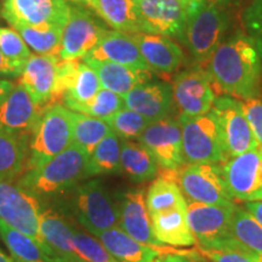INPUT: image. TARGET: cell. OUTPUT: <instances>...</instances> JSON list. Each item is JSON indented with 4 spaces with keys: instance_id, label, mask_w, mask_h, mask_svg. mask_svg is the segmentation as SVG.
Instances as JSON below:
<instances>
[{
    "instance_id": "30bf717a",
    "label": "cell",
    "mask_w": 262,
    "mask_h": 262,
    "mask_svg": "<svg viewBox=\"0 0 262 262\" xmlns=\"http://www.w3.org/2000/svg\"><path fill=\"white\" fill-rule=\"evenodd\" d=\"M226 188L233 201H262V149L228 158L222 164Z\"/></svg>"
},
{
    "instance_id": "9c48e42d",
    "label": "cell",
    "mask_w": 262,
    "mask_h": 262,
    "mask_svg": "<svg viewBox=\"0 0 262 262\" xmlns=\"http://www.w3.org/2000/svg\"><path fill=\"white\" fill-rule=\"evenodd\" d=\"M41 212L40 202L21 186L0 182V220L3 222L42 243Z\"/></svg>"
},
{
    "instance_id": "74e56055",
    "label": "cell",
    "mask_w": 262,
    "mask_h": 262,
    "mask_svg": "<svg viewBox=\"0 0 262 262\" xmlns=\"http://www.w3.org/2000/svg\"><path fill=\"white\" fill-rule=\"evenodd\" d=\"M0 50L19 74L33 54L19 33L12 27H0Z\"/></svg>"
},
{
    "instance_id": "f6af8a7d",
    "label": "cell",
    "mask_w": 262,
    "mask_h": 262,
    "mask_svg": "<svg viewBox=\"0 0 262 262\" xmlns=\"http://www.w3.org/2000/svg\"><path fill=\"white\" fill-rule=\"evenodd\" d=\"M19 75V72L6 60L2 50H0V77H12L16 78Z\"/></svg>"
},
{
    "instance_id": "4fadbf2b",
    "label": "cell",
    "mask_w": 262,
    "mask_h": 262,
    "mask_svg": "<svg viewBox=\"0 0 262 262\" xmlns=\"http://www.w3.org/2000/svg\"><path fill=\"white\" fill-rule=\"evenodd\" d=\"M139 142L149 150L162 170H179L185 165L179 119L169 117L152 122L141 134Z\"/></svg>"
},
{
    "instance_id": "7bdbcfd3",
    "label": "cell",
    "mask_w": 262,
    "mask_h": 262,
    "mask_svg": "<svg viewBox=\"0 0 262 262\" xmlns=\"http://www.w3.org/2000/svg\"><path fill=\"white\" fill-rule=\"evenodd\" d=\"M239 102H241L242 110H243L255 139L257 141L258 147L262 149V98H245Z\"/></svg>"
},
{
    "instance_id": "7dc6e473",
    "label": "cell",
    "mask_w": 262,
    "mask_h": 262,
    "mask_svg": "<svg viewBox=\"0 0 262 262\" xmlns=\"http://www.w3.org/2000/svg\"><path fill=\"white\" fill-rule=\"evenodd\" d=\"M14 81L6 79V78L0 77V103L5 100V97L11 93V90L14 89L15 86Z\"/></svg>"
},
{
    "instance_id": "db71d44e",
    "label": "cell",
    "mask_w": 262,
    "mask_h": 262,
    "mask_svg": "<svg viewBox=\"0 0 262 262\" xmlns=\"http://www.w3.org/2000/svg\"><path fill=\"white\" fill-rule=\"evenodd\" d=\"M15 262H17V261H15Z\"/></svg>"
},
{
    "instance_id": "836d02e7",
    "label": "cell",
    "mask_w": 262,
    "mask_h": 262,
    "mask_svg": "<svg viewBox=\"0 0 262 262\" xmlns=\"http://www.w3.org/2000/svg\"><path fill=\"white\" fill-rule=\"evenodd\" d=\"M72 125L73 143L83 148L89 156L98 143L112 131L106 120L77 112H72Z\"/></svg>"
},
{
    "instance_id": "5b68a950",
    "label": "cell",
    "mask_w": 262,
    "mask_h": 262,
    "mask_svg": "<svg viewBox=\"0 0 262 262\" xmlns=\"http://www.w3.org/2000/svg\"><path fill=\"white\" fill-rule=\"evenodd\" d=\"M186 164L222 165L228 159L217 118L210 111L198 117H179Z\"/></svg>"
},
{
    "instance_id": "b9f144b4",
    "label": "cell",
    "mask_w": 262,
    "mask_h": 262,
    "mask_svg": "<svg viewBox=\"0 0 262 262\" xmlns=\"http://www.w3.org/2000/svg\"><path fill=\"white\" fill-rule=\"evenodd\" d=\"M243 22L254 41L260 57H262V0H253L244 10Z\"/></svg>"
},
{
    "instance_id": "8d00e7d4",
    "label": "cell",
    "mask_w": 262,
    "mask_h": 262,
    "mask_svg": "<svg viewBox=\"0 0 262 262\" xmlns=\"http://www.w3.org/2000/svg\"><path fill=\"white\" fill-rule=\"evenodd\" d=\"M108 125L120 140H139L141 134L145 131L152 120L142 114L124 107L107 120Z\"/></svg>"
},
{
    "instance_id": "d6986e66",
    "label": "cell",
    "mask_w": 262,
    "mask_h": 262,
    "mask_svg": "<svg viewBox=\"0 0 262 262\" xmlns=\"http://www.w3.org/2000/svg\"><path fill=\"white\" fill-rule=\"evenodd\" d=\"M45 107L38 106L21 84H15L0 103V131L18 136H28Z\"/></svg>"
},
{
    "instance_id": "e575fe53",
    "label": "cell",
    "mask_w": 262,
    "mask_h": 262,
    "mask_svg": "<svg viewBox=\"0 0 262 262\" xmlns=\"http://www.w3.org/2000/svg\"><path fill=\"white\" fill-rule=\"evenodd\" d=\"M28 48L38 55L58 56L61 50L63 27H31L14 26Z\"/></svg>"
},
{
    "instance_id": "f1b7e54d",
    "label": "cell",
    "mask_w": 262,
    "mask_h": 262,
    "mask_svg": "<svg viewBox=\"0 0 262 262\" xmlns=\"http://www.w3.org/2000/svg\"><path fill=\"white\" fill-rule=\"evenodd\" d=\"M178 170H163V173L149 186L146 205L149 217L171 209H187V199L176 182Z\"/></svg>"
},
{
    "instance_id": "2e32d148",
    "label": "cell",
    "mask_w": 262,
    "mask_h": 262,
    "mask_svg": "<svg viewBox=\"0 0 262 262\" xmlns=\"http://www.w3.org/2000/svg\"><path fill=\"white\" fill-rule=\"evenodd\" d=\"M135 4L142 33L182 41L187 12L180 0H135Z\"/></svg>"
},
{
    "instance_id": "1f68e13d",
    "label": "cell",
    "mask_w": 262,
    "mask_h": 262,
    "mask_svg": "<svg viewBox=\"0 0 262 262\" xmlns=\"http://www.w3.org/2000/svg\"><path fill=\"white\" fill-rule=\"evenodd\" d=\"M120 165L122 171L135 183L156 179L159 168L156 159L145 146L129 140H122Z\"/></svg>"
},
{
    "instance_id": "7402d4cb",
    "label": "cell",
    "mask_w": 262,
    "mask_h": 262,
    "mask_svg": "<svg viewBox=\"0 0 262 262\" xmlns=\"http://www.w3.org/2000/svg\"><path fill=\"white\" fill-rule=\"evenodd\" d=\"M85 58L110 61L136 70H149L131 35L119 31L106 29L100 42Z\"/></svg>"
},
{
    "instance_id": "e0dca14e",
    "label": "cell",
    "mask_w": 262,
    "mask_h": 262,
    "mask_svg": "<svg viewBox=\"0 0 262 262\" xmlns=\"http://www.w3.org/2000/svg\"><path fill=\"white\" fill-rule=\"evenodd\" d=\"M60 61L58 56L32 54L18 75V84L25 88L38 106L48 107L58 103Z\"/></svg>"
},
{
    "instance_id": "9a60e30c",
    "label": "cell",
    "mask_w": 262,
    "mask_h": 262,
    "mask_svg": "<svg viewBox=\"0 0 262 262\" xmlns=\"http://www.w3.org/2000/svg\"><path fill=\"white\" fill-rule=\"evenodd\" d=\"M235 204L208 205L187 201V222L196 245L209 249L231 235V220Z\"/></svg>"
},
{
    "instance_id": "4dcf8cb0",
    "label": "cell",
    "mask_w": 262,
    "mask_h": 262,
    "mask_svg": "<svg viewBox=\"0 0 262 262\" xmlns=\"http://www.w3.org/2000/svg\"><path fill=\"white\" fill-rule=\"evenodd\" d=\"M28 136L0 131V182H11L26 171L28 160Z\"/></svg>"
},
{
    "instance_id": "f907efd6",
    "label": "cell",
    "mask_w": 262,
    "mask_h": 262,
    "mask_svg": "<svg viewBox=\"0 0 262 262\" xmlns=\"http://www.w3.org/2000/svg\"><path fill=\"white\" fill-rule=\"evenodd\" d=\"M68 3H72V4H75V5H79V6H88V8H90L91 6V3H93V0H67Z\"/></svg>"
},
{
    "instance_id": "52a82bcc",
    "label": "cell",
    "mask_w": 262,
    "mask_h": 262,
    "mask_svg": "<svg viewBox=\"0 0 262 262\" xmlns=\"http://www.w3.org/2000/svg\"><path fill=\"white\" fill-rule=\"evenodd\" d=\"M176 182L188 202L208 205L234 204L226 188L222 165L187 164L178 170Z\"/></svg>"
},
{
    "instance_id": "60d3db41",
    "label": "cell",
    "mask_w": 262,
    "mask_h": 262,
    "mask_svg": "<svg viewBox=\"0 0 262 262\" xmlns=\"http://www.w3.org/2000/svg\"><path fill=\"white\" fill-rule=\"evenodd\" d=\"M199 255L210 262H256L254 253L243 244L238 248L229 249H201L196 250Z\"/></svg>"
},
{
    "instance_id": "7c38bea8",
    "label": "cell",
    "mask_w": 262,
    "mask_h": 262,
    "mask_svg": "<svg viewBox=\"0 0 262 262\" xmlns=\"http://www.w3.org/2000/svg\"><path fill=\"white\" fill-rule=\"evenodd\" d=\"M211 111L217 118L228 158L260 148L239 100L229 96H219Z\"/></svg>"
},
{
    "instance_id": "816d5d0a",
    "label": "cell",
    "mask_w": 262,
    "mask_h": 262,
    "mask_svg": "<svg viewBox=\"0 0 262 262\" xmlns=\"http://www.w3.org/2000/svg\"><path fill=\"white\" fill-rule=\"evenodd\" d=\"M0 262H15V261L14 258L9 257L8 255H5L2 250H0Z\"/></svg>"
},
{
    "instance_id": "681fc988",
    "label": "cell",
    "mask_w": 262,
    "mask_h": 262,
    "mask_svg": "<svg viewBox=\"0 0 262 262\" xmlns=\"http://www.w3.org/2000/svg\"><path fill=\"white\" fill-rule=\"evenodd\" d=\"M206 2L220 6V8H222V9H225V8H227L228 5H231L233 0H206Z\"/></svg>"
},
{
    "instance_id": "4316f807",
    "label": "cell",
    "mask_w": 262,
    "mask_h": 262,
    "mask_svg": "<svg viewBox=\"0 0 262 262\" xmlns=\"http://www.w3.org/2000/svg\"><path fill=\"white\" fill-rule=\"evenodd\" d=\"M156 238L165 247L188 248L196 245L187 222V209H171L150 216Z\"/></svg>"
},
{
    "instance_id": "c3c4849f",
    "label": "cell",
    "mask_w": 262,
    "mask_h": 262,
    "mask_svg": "<svg viewBox=\"0 0 262 262\" xmlns=\"http://www.w3.org/2000/svg\"><path fill=\"white\" fill-rule=\"evenodd\" d=\"M183 8H185L187 16L192 15L193 12L196 11L201 6H203L206 3V0H180Z\"/></svg>"
},
{
    "instance_id": "ac0fdd59",
    "label": "cell",
    "mask_w": 262,
    "mask_h": 262,
    "mask_svg": "<svg viewBox=\"0 0 262 262\" xmlns=\"http://www.w3.org/2000/svg\"><path fill=\"white\" fill-rule=\"evenodd\" d=\"M118 203L119 227L131 238L140 243L156 248H165L156 238L152 222L147 210L145 191L142 188H131L120 194Z\"/></svg>"
},
{
    "instance_id": "6da1fadb",
    "label": "cell",
    "mask_w": 262,
    "mask_h": 262,
    "mask_svg": "<svg viewBox=\"0 0 262 262\" xmlns=\"http://www.w3.org/2000/svg\"><path fill=\"white\" fill-rule=\"evenodd\" d=\"M209 74L222 93L239 101L257 97L261 91V58L254 41L247 35H233L214 52Z\"/></svg>"
},
{
    "instance_id": "277c9868",
    "label": "cell",
    "mask_w": 262,
    "mask_h": 262,
    "mask_svg": "<svg viewBox=\"0 0 262 262\" xmlns=\"http://www.w3.org/2000/svg\"><path fill=\"white\" fill-rule=\"evenodd\" d=\"M67 195L71 212L94 237L119 225L118 203L100 180L79 183Z\"/></svg>"
},
{
    "instance_id": "7a4b0ae2",
    "label": "cell",
    "mask_w": 262,
    "mask_h": 262,
    "mask_svg": "<svg viewBox=\"0 0 262 262\" xmlns=\"http://www.w3.org/2000/svg\"><path fill=\"white\" fill-rule=\"evenodd\" d=\"M90 156L72 143L63 152L39 168L26 170L17 185L31 193L39 202L66 195L75 186L89 178Z\"/></svg>"
},
{
    "instance_id": "ffe728a7",
    "label": "cell",
    "mask_w": 262,
    "mask_h": 262,
    "mask_svg": "<svg viewBox=\"0 0 262 262\" xmlns=\"http://www.w3.org/2000/svg\"><path fill=\"white\" fill-rule=\"evenodd\" d=\"M124 104L131 111L142 114L152 122L165 119L175 112L171 85L150 79L130 90L123 96Z\"/></svg>"
},
{
    "instance_id": "3957f363",
    "label": "cell",
    "mask_w": 262,
    "mask_h": 262,
    "mask_svg": "<svg viewBox=\"0 0 262 262\" xmlns=\"http://www.w3.org/2000/svg\"><path fill=\"white\" fill-rule=\"evenodd\" d=\"M72 143L73 125L71 111L61 103L45 107L29 137L26 170L44 165Z\"/></svg>"
},
{
    "instance_id": "5bb4252c",
    "label": "cell",
    "mask_w": 262,
    "mask_h": 262,
    "mask_svg": "<svg viewBox=\"0 0 262 262\" xmlns=\"http://www.w3.org/2000/svg\"><path fill=\"white\" fill-rule=\"evenodd\" d=\"M106 29L88 10L72 5L70 17L62 33L58 57L64 61H80L94 50Z\"/></svg>"
},
{
    "instance_id": "d4e9b609",
    "label": "cell",
    "mask_w": 262,
    "mask_h": 262,
    "mask_svg": "<svg viewBox=\"0 0 262 262\" xmlns=\"http://www.w3.org/2000/svg\"><path fill=\"white\" fill-rule=\"evenodd\" d=\"M96 72L101 86L124 96L137 85L152 79L153 72L149 70H136L110 61H96L83 58Z\"/></svg>"
},
{
    "instance_id": "484cf974",
    "label": "cell",
    "mask_w": 262,
    "mask_h": 262,
    "mask_svg": "<svg viewBox=\"0 0 262 262\" xmlns=\"http://www.w3.org/2000/svg\"><path fill=\"white\" fill-rule=\"evenodd\" d=\"M102 89L98 75L86 62L78 61L70 72L66 81L62 104L72 112H78L80 107L89 103Z\"/></svg>"
},
{
    "instance_id": "ba28073f",
    "label": "cell",
    "mask_w": 262,
    "mask_h": 262,
    "mask_svg": "<svg viewBox=\"0 0 262 262\" xmlns=\"http://www.w3.org/2000/svg\"><path fill=\"white\" fill-rule=\"evenodd\" d=\"M173 103L181 116L198 117L212 110L221 95L208 71L202 68L183 71L171 85Z\"/></svg>"
},
{
    "instance_id": "83f0119b",
    "label": "cell",
    "mask_w": 262,
    "mask_h": 262,
    "mask_svg": "<svg viewBox=\"0 0 262 262\" xmlns=\"http://www.w3.org/2000/svg\"><path fill=\"white\" fill-rule=\"evenodd\" d=\"M0 237L17 262H62L48 245L0 220Z\"/></svg>"
},
{
    "instance_id": "d6a6232c",
    "label": "cell",
    "mask_w": 262,
    "mask_h": 262,
    "mask_svg": "<svg viewBox=\"0 0 262 262\" xmlns=\"http://www.w3.org/2000/svg\"><path fill=\"white\" fill-rule=\"evenodd\" d=\"M120 153H122V140L113 131H111L90 155L89 166H88L89 178L102 173H117L122 171Z\"/></svg>"
},
{
    "instance_id": "603a6c76",
    "label": "cell",
    "mask_w": 262,
    "mask_h": 262,
    "mask_svg": "<svg viewBox=\"0 0 262 262\" xmlns=\"http://www.w3.org/2000/svg\"><path fill=\"white\" fill-rule=\"evenodd\" d=\"M108 253L119 262H155L160 254L169 251V247L156 248L140 243L119 227H114L97 235Z\"/></svg>"
},
{
    "instance_id": "f546056e",
    "label": "cell",
    "mask_w": 262,
    "mask_h": 262,
    "mask_svg": "<svg viewBox=\"0 0 262 262\" xmlns=\"http://www.w3.org/2000/svg\"><path fill=\"white\" fill-rule=\"evenodd\" d=\"M90 9L114 31L126 34L142 33L135 0H93Z\"/></svg>"
},
{
    "instance_id": "ab89813d",
    "label": "cell",
    "mask_w": 262,
    "mask_h": 262,
    "mask_svg": "<svg viewBox=\"0 0 262 262\" xmlns=\"http://www.w3.org/2000/svg\"><path fill=\"white\" fill-rule=\"evenodd\" d=\"M73 237L78 254L86 262H119L94 235L73 228Z\"/></svg>"
},
{
    "instance_id": "cb8c5ba5",
    "label": "cell",
    "mask_w": 262,
    "mask_h": 262,
    "mask_svg": "<svg viewBox=\"0 0 262 262\" xmlns=\"http://www.w3.org/2000/svg\"><path fill=\"white\" fill-rule=\"evenodd\" d=\"M42 243L61 258L62 262H86L78 254L74 245L73 227L52 210H42L40 217Z\"/></svg>"
},
{
    "instance_id": "f5cc1de1",
    "label": "cell",
    "mask_w": 262,
    "mask_h": 262,
    "mask_svg": "<svg viewBox=\"0 0 262 262\" xmlns=\"http://www.w3.org/2000/svg\"><path fill=\"white\" fill-rule=\"evenodd\" d=\"M254 258L256 262H262V254H255L254 253Z\"/></svg>"
},
{
    "instance_id": "f35d334b",
    "label": "cell",
    "mask_w": 262,
    "mask_h": 262,
    "mask_svg": "<svg viewBox=\"0 0 262 262\" xmlns=\"http://www.w3.org/2000/svg\"><path fill=\"white\" fill-rule=\"evenodd\" d=\"M124 107H125V104H124V100L120 95L102 88L96 96L89 103L80 107L77 113L86 114V116L107 122L111 117L114 116L118 111H120Z\"/></svg>"
},
{
    "instance_id": "bcb514c9",
    "label": "cell",
    "mask_w": 262,
    "mask_h": 262,
    "mask_svg": "<svg viewBox=\"0 0 262 262\" xmlns=\"http://www.w3.org/2000/svg\"><path fill=\"white\" fill-rule=\"evenodd\" d=\"M244 209L262 226V201L245 203Z\"/></svg>"
},
{
    "instance_id": "ee69618b",
    "label": "cell",
    "mask_w": 262,
    "mask_h": 262,
    "mask_svg": "<svg viewBox=\"0 0 262 262\" xmlns=\"http://www.w3.org/2000/svg\"><path fill=\"white\" fill-rule=\"evenodd\" d=\"M155 262H204L199 257L198 251H194V254L192 251H187V253H183V251L173 250L170 249L166 253L160 254L158 257L156 258Z\"/></svg>"
},
{
    "instance_id": "d590c367",
    "label": "cell",
    "mask_w": 262,
    "mask_h": 262,
    "mask_svg": "<svg viewBox=\"0 0 262 262\" xmlns=\"http://www.w3.org/2000/svg\"><path fill=\"white\" fill-rule=\"evenodd\" d=\"M231 235L255 254H262V226L242 206L235 205Z\"/></svg>"
},
{
    "instance_id": "8fae6325",
    "label": "cell",
    "mask_w": 262,
    "mask_h": 262,
    "mask_svg": "<svg viewBox=\"0 0 262 262\" xmlns=\"http://www.w3.org/2000/svg\"><path fill=\"white\" fill-rule=\"evenodd\" d=\"M71 10L67 0H3L2 16L11 27H64Z\"/></svg>"
},
{
    "instance_id": "8992f818",
    "label": "cell",
    "mask_w": 262,
    "mask_h": 262,
    "mask_svg": "<svg viewBox=\"0 0 262 262\" xmlns=\"http://www.w3.org/2000/svg\"><path fill=\"white\" fill-rule=\"evenodd\" d=\"M227 26L225 9L208 2L187 16L182 42L196 63H209L214 52L222 44Z\"/></svg>"
},
{
    "instance_id": "44dd1931",
    "label": "cell",
    "mask_w": 262,
    "mask_h": 262,
    "mask_svg": "<svg viewBox=\"0 0 262 262\" xmlns=\"http://www.w3.org/2000/svg\"><path fill=\"white\" fill-rule=\"evenodd\" d=\"M130 35L152 72L175 73L182 66V49L170 38L149 33H134Z\"/></svg>"
}]
</instances>
